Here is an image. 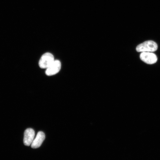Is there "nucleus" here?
<instances>
[{
	"mask_svg": "<svg viewBox=\"0 0 160 160\" xmlns=\"http://www.w3.org/2000/svg\"><path fill=\"white\" fill-rule=\"evenodd\" d=\"M140 57L142 61L149 65L155 63L158 60L157 56L155 54L149 52H142Z\"/></svg>",
	"mask_w": 160,
	"mask_h": 160,
	"instance_id": "obj_3",
	"label": "nucleus"
},
{
	"mask_svg": "<svg viewBox=\"0 0 160 160\" xmlns=\"http://www.w3.org/2000/svg\"><path fill=\"white\" fill-rule=\"evenodd\" d=\"M54 61V57L52 54L46 53L42 56L39 60V67L42 69H47Z\"/></svg>",
	"mask_w": 160,
	"mask_h": 160,
	"instance_id": "obj_2",
	"label": "nucleus"
},
{
	"mask_svg": "<svg viewBox=\"0 0 160 160\" xmlns=\"http://www.w3.org/2000/svg\"><path fill=\"white\" fill-rule=\"evenodd\" d=\"M45 138V133L43 132H39L35 138L33 140L31 144V148L33 149H36L40 147L44 141Z\"/></svg>",
	"mask_w": 160,
	"mask_h": 160,
	"instance_id": "obj_6",
	"label": "nucleus"
},
{
	"mask_svg": "<svg viewBox=\"0 0 160 160\" xmlns=\"http://www.w3.org/2000/svg\"><path fill=\"white\" fill-rule=\"evenodd\" d=\"M158 46L155 42L152 41H148L144 42L140 44L136 48V50L138 52H153L158 49Z\"/></svg>",
	"mask_w": 160,
	"mask_h": 160,
	"instance_id": "obj_1",
	"label": "nucleus"
},
{
	"mask_svg": "<svg viewBox=\"0 0 160 160\" xmlns=\"http://www.w3.org/2000/svg\"><path fill=\"white\" fill-rule=\"evenodd\" d=\"M61 68V62L59 60H55L53 62L46 70V74L48 76L55 75L59 72Z\"/></svg>",
	"mask_w": 160,
	"mask_h": 160,
	"instance_id": "obj_4",
	"label": "nucleus"
},
{
	"mask_svg": "<svg viewBox=\"0 0 160 160\" xmlns=\"http://www.w3.org/2000/svg\"><path fill=\"white\" fill-rule=\"evenodd\" d=\"M35 136L34 130L32 128H28L25 131L23 143L25 146H29L31 145Z\"/></svg>",
	"mask_w": 160,
	"mask_h": 160,
	"instance_id": "obj_5",
	"label": "nucleus"
}]
</instances>
